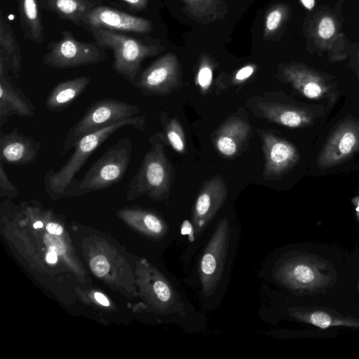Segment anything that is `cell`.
I'll return each instance as SVG.
<instances>
[{
	"mask_svg": "<svg viewBox=\"0 0 359 359\" xmlns=\"http://www.w3.org/2000/svg\"><path fill=\"white\" fill-rule=\"evenodd\" d=\"M236 222L225 215L218 219L196 259L194 280L207 309L219 304L228 285L238 240Z\"/></svg>",
	"mask_w": 359,
	"mask_h": 359,
	"instance_id": "6da1fadb",
	"label": "cell"
},
{
	"mask_svg": "<svg viewBox=\"0 0 359 359\" xmlns=\"http://www.w3.org/2000/svg\"><path fill=\"white\" fill-rule=\"evenodd\" d=\"M129 126L144 130L146 126V116L137 115L81 138L74 145V151L67 162L57 170L50 169L44 175L43 184L46 191L55 197L62 196L66 194L76 179V175L93 152L117 130Z\"/></svg>",
	"mask_w": 359,
	"mask_h": 359,
	"instance_id": "7a4b0ae2",
	"label": "cell"
},
{
	"mask_svg": "<svg viewBox=\"0 0 359 359\" xmlns=\"http://www.w3.org/2000/svg\"><path fill=\"white\" fill-rule=\"evenodd\" d=\"M163 141L160 133L151 136V147L128 184L130 198L143 194L156 200L168 198L174 170L166 156Z\"/></svg>",
	"mask_w": 359,
	"mask_h": 359,
	"instance_id": "3957f363",
	"label": "cell"
},
{
	"mask_svg": "<svg viewBox=\"0 0 359 359\" xmlns=\"http://www.w3.org/2000/svg\"><path fill=\"white\" fill-rule=\"evenodd\" d=\"M132 151L130 139L121 137L91 165L81 179L74 180L66 194H86L119 183L129 168Z\"/></svg>",
	"mask_w": 359,
	"mask_h": 359,
	"instance_id": "277c9868",
	"label": "cell"
},
{
	"mask_svg": "<svg viewBox=\"0 0 359 359\" xmlns=\"http://www.w3.org/2000/svg\"><path fill=\"white\" fill-rule=\"evenodd\" d=\"M89 31L100 46L113 51L114 71L132 85L139 76L143 60L163 50L159 46L145 43L116 31L94 27Z\"/></svg>",
	"mask_w": 359,
	"mask_h": 359,
	"instance_id": "5b68a950",
	"label": "cell"
},
{
	"mask_svg": "<svg viewBox=\"0 0 359 359\" xmlns=\"http://www.w3.org/2000/svg\"><path fill=\"white\" fill-rule=\"evenodd\" d=\"M140 113L137 106L119 100L106 98L93 102L67 131L60 155L64 156L73 149L83 136L137 116Z\"/></svg>",
	"mask_w": 359,
	"mask_h": 359,
	"instance_id": "8992f818",
	"label": "cell"
},
{
	"mask_svg": "<svg viewBox=\"0 0 359 359\" xmlns=\"http://www.w3.org/2000/svg\"><path fill=\"white\" fill-rule=\"evenodd\" d=\"M228 196V189L222 177L215 175L205 181L193 205L191 219L182 225V233L195 243L200 241Z\"/></svg>",
	"mask_w": 359,
	"mask_h": 359,
	"instance_id": "52a82bcc",
	"label": "cell"
},
{
	"mask_svg": "<svg viewBox=\"0 0 359 359\" xmlns=\"http://www.w3.org/2000/svg\"><path fill=\"white\" fill-rule=\"evenodd\" d=\"M47 49L43 62L53 69L93 65L107 59L104 48L97 43L80 41L69 31L62 32L61 38L49 42Z\"/></svg>",
	"mask_w": 359,
	"mask_h": 359,
	"instance_id": "ba28073f",
	"label": "cell"
},
{
	"mask_svg": "<svg viewBox=\"0 0 359 359\" xmlns=\"http://www.w3.org/2000/svg\"><path fill=\"white\" fill-rule=\"evenodd\" d=\"M306 34L314 51L327 53L329 61L339 62L346 58L347 39L333 13L320 11L313 15Z\"/></svg>",
	"mask_w": 359,
	"mask_h": 359,
	"instance_id": "9c48e42d",
	"label": "cell"
},
{
	"mask_svg": "<svg viewBox=\"0 0 359 359\" xmlns=\"http://www.w3.org/2000/svg\"><path fill=\"white\" fill-rule=\"evenodd\" d=\"M182 69L172 53L162 55L138 76L133 86L145 95H166L182 85Z\"/></svg>",
	"mask_w": 359,
	"mask_h": 359,
	"instance_id": "30bf717a",
	"label": "cell"
},
{
	"mask_svg": "<svg viewBox=\"0 0 359 359\" xmlns=\"http://www.w3.org/2000/svg\"><path fill=\"white\" fill-rule=\"evenodd\" d=\"M257 133L264 156L263 177L267 180H278L299 161V151L293 144L269 130L258 129Z\"/></svg>",
	"mask_w": 359,
	"mask_h": 359,
	"instance_id": "8fae6325",
	"label": "cell"
},
{
	"mask_svg": "<svg viewBox=\"0 0 359 359\" xmlns=\"http://www.w3.org/2000/svg\"><path fill=\"white\" fill-rule=\"evenodd\" d=\"M359 150V122L344 120L329 137L316 160L320 169L332 168Z\"/></svg>",
	"mask_w": 359,
	"mask_h": 359,
	"instance_id": "7c38bea8",
	"label": "cell"
},
{
	"mask_svg": "<svg viewBox=\"0 0 359 359\" xmlns=\"http://www.w3.org/2000/svg\"><path fill=\"white\" fill-rule=\"evenodd\" d=\"M246 107L259 118L291 128L306 127L313 119V114L306 109L260 96L250 97Z\"/></svg>",
	"mask_w": 359,
	"mask_h": 359,
	"instance_id": "4fadbf2b",
	"label": "cell"
},
{
	"mask_svg": "<svg viewBox=\"0 0 359 359\" xmlns=\"http://www.w3.org/2000/svg\"><path fill=\"white\" fill-rule=\"evenodd\" d=\"M278 78L309 99L325 98L333 90V84L327 76L300 62L283 65Z\"/></svg>",
	"mask_w": 359,
	"mask_h": 359,
	"instance_id": "5bb4252c",
	"label": "cell"
},
{
	"mask_svg": "<svg viewBox=\"0 0 359 359\" xmlns=\"http://www.w3.org/2000/svg\"><path fill=\"white\" fill-rule=\"evenodd\" d=\"M83 27L146 34L151 32L153 25L145 18L99 5L85 17Z\"/></svg>",
	"mask_w": 359,
	"mask_h": 359,
	"instance_id": "9a60e30c",
	"label": "cell"
},
{
	"mask_svg": "<svg viewBox=\"0 0 359 359\" xmlns=\"http://www.w3.org/2000/svg\"><path fill=\"white\" fill-rule=\"evenodd\" d=\"M5 61L0 57V127L13 115L32 118L35 107L30 98L18 86L9 75Z\"/></svg>",
	"mask_w": 359,
	"mask_h": 359,
	"instance_id": "2e32d148",
	"label": "cell"
},
{
	"mask_svg": "<svg viewBox=\"0 0 359 359\" xmlns=\"http://www.w3.org/2000/svg\"><path fill=\"white\" fill-rule=\"evenodd\" d=\"M252 135L248 120L231 116L217 129L212 142L217 151L226 158L238 156L245 148Z\"/></svg>",
	"mask_w": 359,
	"mask_h": 359,
	"instance_id": "e0dca14e",
	"label": "cell"
},
{
	"mask_svg": "<svg viewBox=\"0 0 359 359\" xmlns=\"http://www.w3.org/2000/svg\"><path fill=\"white\" fill-rule=\"evenodd\" d=\"M41 143L22 133L15 127L8 133H0V160L15 165H28L39 156Z\"/></svg>",
	"mask_w": 359,
	"mask_h": 359,
	"instance_id": "ac0fdd59",
	"label": "cell"
},
{
	"mask_svg": "<svg viewBox=\"0 0 359 359\" xmlns=\"http://www.w3.org/2000/svg\"><path fill=\"white\" fill-rule=\"evenodd\" d=\"M91 81L90 76H81L58 83L46 98V108L53 112L65 110L84 92Z\"/></svg>",
	"mask_w": 359,
	"mask_h": 359,
	"instance_id": "d6986e66",
	"label": "cell"
},
{
	"mask_svg": "<svg viewBox=\"0 0 359 359\" xmlns=\"http://www.w3.org/2000/svg\"><path fill=\"white\" fill-rule=\"evenodd\" d=\"M0 57L5 61L13 77L19 79L22 66L20 48L11 25L1 12L0 13Z\"/></svg>",
	"mask_w": 359,
	"mask_h": 359,
	"instance_id": "ffe728a7",
	"label": "cell"
},
{
	"mask_svg": "<svg viewBox=\"0 0 359 359\" xmlns=\"http://www.w3.org/2000/svg\"><path fill=\"white\" fill-rule=\"evenodd\" d=\"M20 29L26 39L41 44L43 26L36 0H17Z\"/></svg>",
	"mask_w": 359,
	"mask_h": 359,
	"instance_id": "44dd1931",
	"label": "cell"
},
{
	"mask_svg": "<svg viewBox=\"0 0 359 359\" xmlns=\"http://www.w3.org/2000/svg\"><path fill=\"white\" fill-rule=\"evenodd\" d=\"M184 11L194 20L207 25L223 19L228 13L223 0H182Z\"/></svg>",
	"mask_w": 359,
	"mask_h": 359,
	"instance_id": "7402d4cb",
	"label": "cell"
},
{
	"mask_svg": "<svg viewBox=\"0 0 359 359\" xmlns=\"http://www.w3.org/2000/svg\"><path fill=\"white\" fill-rule=\"evenodd\" d=\"M46 3L60 18L81 27L85 17L99 6L95 0H46Z\"/></svg>",
	"mask_w": 359,
	"mask_h": 359,
	"instance_id": "603a6c76",
	"label": "cell"
},
{
	"mask_svg": "<svg viewBox=\"0 0 359 359\" xmlns=\"http://www.w3.org/2000/svg\"><path fill=\"white\" fill-rule=\"evenodd\" d=\"M159 118L163 128V139L175 151L183 154L186 149L185 135L179 120L176 117L168 118L163 113Z\"/></svg>",
	"mask_w": 359,
	"mask_h": 359,
	"instance_id": "cb8c5ba5",
	"label": "cell"
},
{
	"mask_svg": "<svg viewBox=\"0 0 359 359\" xmlns=\"http://www.w3.org/2000/svg\"><path fill=\"white\" fill-rule=\"evenodd\" d=\"M290 7L283 3L273 5L269 8L265 16L264 36L272 37L283 27L289 18Z\"/></svg>",
	"mask_w": 359,
	"mask_h": 359,
	"instance_id": "d4e9b609",
	"label": "cell"
},
{
	"mask_svg": "<svg viewBox=\"0 0 359 359\" xmlns=\"http://www.w3.org/2000/svg\"><path fill=\"white\" fill-rule=\"evenodd\" d=\"M215 63L206 53H203L199 60L196 75V84L201 93L206 95L211 86Z\"/></svg>",
	"mask_w": 359,
	"mask_h": 359,
	"instance_id": "484cf974",
	"label": "cell"
},
{
	"mask_svg": "<svg viewBox=\"0 0 359 359\" xmlns=\"http://www.w3.org/2000/svg\"><path fill=\"white\" fill-rule=\"evenodd\" d=\"M257 65L248 64L227 76L220 75L217 80L218 92L227 88L240 86L246 82L255 72Z\"/></svg>",
	"mask_w": 359,
	"mask_h": 359,
	"instance_id": "4316f807",
	"label": "cell"
},
{
	"mask_svg": "<svg viewBox=\"0 0 359 359\" xmlns=\"http://www.w3.org/2000/svg\"><path fill=\"white\" fill-rule=\"evenodd\" d=\"M143 222L145 226L152 233L159 234L165 230V224L156 215L144 212Z\"/></svg>",
	"mask_w": 359,
	"mask_h": 359,
	"instance_id": "83f0119b",
	"label": "cell"
},
{
	"mask_svg": "<svg viewBox=\"0 0 359 359\" xmlns=\"http://www.w3.org/2000/svg\"><path fill=\"white\" fill-rule=\"evenodd\" d=\"M0 189L1 194L13 196L17 194V189L10 181L4 166V162L0 161Z\"/></svg>",
	"mask_w": 359,
	"mask_h": 359,
	"instance_id": "f1b7e54d",
	"label": "cell"
},
{
	"mask_svg": "<svg viewBox=\"0 0 359 359\" xmlns=\"http://www.w3.org/2000/svg\"><path fill=\"white\" fill-rule=\"evenodd\" d=\"M90 266L93 273L97 277L104 276L109 269V264L103 255H97L93 257Z\"/></svg>",
	"mask_w": 359,
	"mask_h": 359,
	"instance_id": "f546056e",
	"label": "cell"
},
{
	"mask_svg": "<svg viewBox=\"0 0 359 359\" xmlns=\"http://www.w3.org/2000/svg\"><path fill=\"white\" fill-rule=\"evenodd\" d=\"M44 242L48 248V251L54 252L57 255H62L66 251L65 246L58 235L48 233L44 236Z\"/></svg>",
	"mask_w": 359,
	"mask_h": 359,
	"instance_id": "4dcf8cb0",
	"label": "cell"
},
{
	"mask_svg": "<svg viewBox=\"0 0 359 359\" xmlns=\"http://www.w3.org/2000/svg\"><path fill=\"white\" fill-rule=\"evenodd\" d=\"M308 321L312 325L322 329H325L332 325V320L326 313L316 311L312 313L308 318Z\"/></svg>",
	"mask_w": 359,
	"mask_h": 359,
	"instance_id": "1f68e13d",
	"label": "cell"
},
{
	"mask_svg": "<svg viewBox=\"0 0 359 359\" xmlns=\"http://www.w3.org/2000/svg\"><path fill=\"white\" fill-rule=\"evenodd\" d=\"M130 8L135 11H142L147 8L148 0H120Z\"/></svg>",
	"mask_w": 359,
	"mask_h": 359,
	"instance_id": "d6a6232c",
	"label": "cell"
},
{
	"mask_svg": "<svg viewBox=\"0 0 359 359\" xmlns=\"http://www.w3.org/2000/svg\"><path fill=\"white\" fill-rule=\"evenodd\" d=\"M46 230L48 233L55 235H60L63 231L62 226L57 223H48L46 225Z\"/></svg>",
	"mask_w": 359,
	"mask_h": 359,
	"instance_id": "836d02e7",
	"label": "cell"
},
{
	"mask_svg": "<svg viewBox=\"0 0 359 359\" xmlns=\"http://www.w3.org/2000/svg\"><path fill=\"white\" fill-rule=\"evenodd\" d=\"M95 298L100 304H101L103 306H107L109 305V302L107 298L100 292H95Z\"/></svg>",
	"mask_w": 359,
	"mask_h": 359,
	"instance_id": "e575fe53",
	"label": "cell"
},
{
	"mask_svg": "<svg viewBox=\"0 0 359 359\" xmlns=\"http://www.w3.org/2000/svg\"><path fill=\"white\" fill-rule=\"evenodd\" d=\"M46 259L49 264H55L57 260V255L54 252L48 251L46 255Z\"/></svg>",
	"mask_w": 359,
	"mask_h": 359,
	"instance_id": "d590c367",
	"label": "cell"
},
{
	"mask_svg": "<svg viewBox=\"0 0 359 359\" xmlns=\"http://www.w3.org/2000/svg\"><path fill=\"white\" fill-rule=\"evenodd\" d=\"M33 226L34 228L35 229H39V228H41L43 226V223L40 221H38V222H36L34 224H33Z\"/></svg>",
	"mask_w": 359,
	"mask_h": 359,
	"instance_id": "8d00e7d4",
	"label": "cell"
},
{
	"mask_svg": "<svg viewBox=\"0 0 359 359\" xmlns=\"http://www.w3.org/2000/svg\"><path fill=\"white\" fill-rule=\"evenodd\" d=\"M357 57H358V78H359V50L357 52Z\"/></svg>",
	"mask_w": 359,
	"mask_h": 359,
	"instance_id": "74e56055",
	"label": "cell"
}]
</instances>
